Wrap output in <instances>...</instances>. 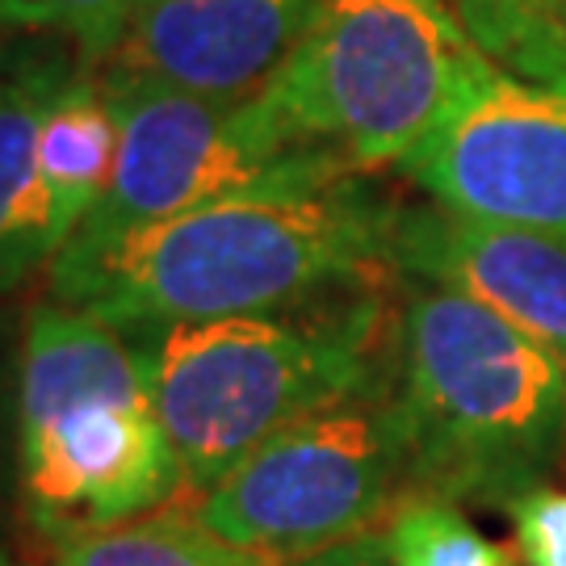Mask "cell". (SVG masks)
Wrapping results in <instances>:
<instances>
[{
  "instance_id": "6da1fadb",
  "label": "cell",
  "mask_w": 566,
  "mask_h": 566,
  "mask_svg": "<svg viewBox=\"0 0 566 566\" xmlns=\"http://www.w3.org/2000/svg\"><path fill=\"white\" fill-rule=\"evenodd\" d=\"M399 210L365 177L231 193L51 261V298L122 332L282 315L340 285L395 273Z\"/></svg>"
},
{
  "instance_id": "7a4b0ae2",
  "label": "cell",
  "mask_w": 566,
  "mask_h": 566,
  "mask_svg": "<svg viewBox=\"0 0 566 566\" xmlns=\"http://www.w3.org/2000/svg\"><path fill=\"white\" fill-rule=\"evenodd\" d=\"M21 516L55 546L151 516L185 495V470L151 390L147 332L39 303L18 374Z\"/></svg>"
},
{
  "instance_id": "3957f363",
  "label": "cell",
  "mask_w": 566,
  "mask_h": 566,
  "mask_svg": "<svg viewBox=\"0 0 566 566\" xmlns=\"http://www.w3.org/2000/svg\"><path fill=\"white\" fill-rule=\"evenodd\" d=\"M395 395L432 500L507 507L566 449L563 353L441 285L407 290Z\"/></svg>"
},
{
  "instance_id": "277c9868",
  "label": "cell",
  "mask_w": 566,
  "mask_h": 566,
  "mask_svg": "<svg viewBox=\"0 0 566 566\" xmlns=\"http://www.w3.org/2000/svg\"><path fill=\"white\" fill-rule=\"evenodd\" d=\"M147 344L156 411L198 500L285 424L390 382L399 336L386 348L382 303L361 290L327 311L160 327Z\"/></svg>"
},
{
  "instance_id": "5b68a950",
  "label": "cell",
  "mask_w": 566,
  "mask_h": 566,
  "mask_svg": "<svg viewBox=\"0 0 566 566\" xmlns=\"http://www.w3.org/2000/svg\"><path fill=\"white\" fill-rule=\"evenodd\" d=\"M491 67L449 0H324L261 97L303 147L361 177L403 164Z\"/></svg>"
},
{
  "instance_id": "8992f818",
  "label": "cell",
  "mask_w": 566,
  "mask_h": 566,
  "mask_svg": "<svg viewBox=\"0 0 566 566\" xmlns=\"http://www.w3.org/2000/svg\"><path fill=\"white\" fill-rule=\"evenodd\" d=\"M416 495L411 437L390 378L273 432L193 500V516L235 546L290 563L386 528Z\"/></svg>"
},
{
  "instance_id": "52a82bcc",
  "label": "cell",
  "mask_w": 566,
  "mask_h": 566,
  "mask_svg": "<svg viewBox=\"0 0 566 566\" xmlns=\"http://www.w3.org/2000/svg\"><path fill=\"white\" fill-rule=\"evenodd\" d=\"M102 88L118 122L114 172L67 248L93 252L248 189L357 177L340 160L303 147L261 93L210 102L147 81H102Z\"/></svg>"
},
{
  "instance_id": "ba28073f",
  "label": "cell",
  "mask_w": 566,
  "mask_h": 566,
  "mask_svg": "<svg viewBox=\"0 0 566 566\" xmlns=\"http://www.w3.org/2000/svg\"><path fill=\"white\" fill-rule=\"evenodd\" d=\"M399 168L437 206L566 240V81L495 63Z\"/></svg>"
},
{
  "instance_id": "9c48e42d",
  "label": "cell",
  "mask_w": 566,
  "mask_h": 566,
  "mask_svg": "<svg viewBox=\"0 0 566 566\" xmlns=\"http://www.w3.org/2000/svg\"><path fill=\"white\" fill-rule=\"evenodd\" d=\"M319 9L324 0H147L93 76L248 102L282 72Z\"/></svg>"
},
{
  "instance_id": "30bf717a",
  "label": "cell",
  "mask_w": 566,
  "mask_h": 566,
  "mask_svg": "<svg viewBox=\"0 0 566 566\" xmlns=\"http://www.w3.org/2000/svg\"><path fill=\"white\" fill-rule=\"evenodd\" d=\"M390 256L395 273L453 290L566 357V240L420 206L399 210Z\"/></svg>"
},
{
  "instance_id": "8fae6325",
  "label": "cell",
  "mask_w": 566,
  "mask_h": 566,
  "mask_svg": "<svg viewBox=\"0 0 566 566\" xmlns=\"http://www.w3.org/2000/svg\"><path fill=\"white\" fill-rule=\"evenodd\" d=\"M81 67V55L55 42L42 60L0 84V298L55 261L42 227L39 135L51 97Z\"/></svg>"
},
{
  "instance_id": "7c38bea8",
  "label": "cell",
  "mask_w": 566,
  "mask_h": 566,
  "mask_svg": "<svg viewBox=\"0 0 566 566\" xmlns=\"http://www.w3.org/2000/svg\"><path fill=\"white\" fill-rule=\"evenodd\" d=\"M114 151H118L114 109L105 102L102 81L88 67H81L51 97L39 135L42 227H46L55 256L105 198Z\"/></svg>"
},
{
  "instance_id": "4fadbf2b",
  "label": "cell",
  "mask_w": 566,
  "mask_h": 566,
  "mask_svg": "<svg viewBox=\"0 0 566 566\" xmlns=\"http://www.w3.org/2000/svg\"><path fill=\"white\" fill-rule=\"evenodd\" d=\"M51 549V566H285L273 554L219 537L193 516V507H160L126 525L55 542Z\"/></svg>"
},
{
  "instance_id": "5bb4252c",
  "label": "cell",
  "mask_w": 566,
  "mask_h": 566,
  "mask_svg": "<svg viewBox=\"0 0 566 566\" xmlns=\"http://www.w3.org/2000/svg\"><path fill=\"white\" fill-rule=\"evenodd\" d=\"M449 9L504 72L566 81V0H449Z\"/></svg>"
},
{
  "instance_id": "9a60e30c",
  "label": "cell",
  "mask_w": 566,
  "mask_h": 566,
  "mask_svg": "<svg viewBox=\"0 0 566 566\" xmlns=\"http://www.w3.org/2000/svg\"><path fill=\"white\" fill-rule=\"evenodd\" d=\"M395 566H512L495 542L465 521L458 504L416 495L386 525Z\"/></svg>"
},
{
  "instance_id": "2e32d148",
  "label": "cell",
  "mask_w": 566,
  "mask_h": 566,
  "mask_svg": "<svg viewBox=\"0 0 566 566\" xmlns=\"http://www.w3.org/2000/svg\"><path fill=\"white\" fill-rule=\"evenodd\" d=\"M63 39H72L88 72H97L147 0H42Z\"/></svg>"
},
{
  "instance_id": "e0dca14e",
  "label": "cell",
  "mask_w": 566,
  "mask_h": 566,
  "mask_svg": "<svg viewBox=\"0 0 566 566\" xmlns=\"http://www.w3.org/2000/svg\"><path fill=\"white\" fill-rule=\"evenodd\" d=\"M507 516L528 566H566V491L533 486L507 504Z\"/></svg>"
},
{
  "instance_id": "ac0fdd59",
  "label": "cell",
  "mask_w": 566,
  "mask_h": 566,
  "mask_svg": "<svg viewBox=\"0 0 566 566\" xmlns=\"http://www.w3.org/2000/svg\"><path fill=\"white\" fill-rule=\"evenodd\" d=\"M18 374L21 344L13 348L0 311V537L13 516H21V453H18Z\"/></svg>"
},
{
  "instance_id": "d6986e66",
  "label": "cell",
  "mask_w": 566,
  "mask_h": 566,
  "mask_svg": "<svg viewBox=\"0 0 566 566\" xmlns=\"http://www.w3.org/2000/svg\"><path fill=\"white\" fill-rule=\"evenodd\" d=\"M285 566H395V563H390L386 528H369L361 537H348V542H336V546L303 554V558H290Z\"/></svg>"
},
{
  "instance_id": "ffe728a7",
  "label": "cell",
  "mask_w": 566,
  "mask_h": 566,
  "mask_svg": "<svg viewBox=\"0 0 566 566\" xmlns=\"http://www.w3.org/2000/svg\"><path fill=\"white\" fill-rule=\"evenodd\" d=\"M51 46L55 39L42 30H4L0 25V84L13 81L21 67H30L34 60H42Z\"/></svg>"
},
{
  "instance_id": "44dd1931",
  "label": "cell",
  "mask_w": 566,
  "mask_h": 566,
  "mask_svg": "<svg viewBox=\"0 0 566 566\" xmlns=\"http://www.w3.org/2000/svg\"><path fill=\"white\" fill-rule=\"evenodd\" d=\"M0 25H4V30H42V34H60L42 0H0Z\"/></svg>"
},
{
  "instance_id": "7402d4cb",
  "label": "cell",
  "mask_w": 566,
  "mask_h": 566,
  "mask_svg": "<svg viewBox=\"0 0 566 566\" xmlns=\"http://www.w3.org/2000/svg\"><path fill=\"white\" fill-rule=\"evenodd\" d=\"M0 566H34V563H25V558H18V554H9V549H0Z\"/></svg>"
}]
</instances>
